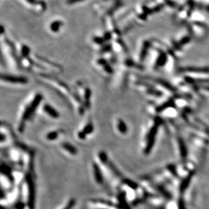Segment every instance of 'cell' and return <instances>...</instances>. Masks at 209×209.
Listing matches in <instances>:
<instances>
[{
	"instance_id": "cell-1",
	"label": "cell",
	"mask_w": 209,
	"mask_h": 209,
	"mask_svg": "<svg viewBox=\"0 0 209 209\" xmlns=\"http://www.w3.org/2000/svg\"><path fill=\"white\" fill-rule=\"evenodd\" d=\"M42 100V95L41 94H37L33 100L32 103L30 104L29 106H27L25 110L23 112V114L22 115V117L21 118V121L19 122L18 126V131L20 133H22L25 128V124L26 122L30 118L33 114L34 112L35 111L36 108L39 105V104Z\"/></svg>"
},
{
	"instance_id": "cell-2",
	"label": "cell",
	"mask_w": 209,
	"mask_h": 209,
	"mask_svg": "<svg viewBox=\"0 0 209 209\" xmlns=\"http://www.w3.org/2000/svg\"><path fill=\"white\" fill-rule=\"evenodd\" d=\"M18 142L17 137L8 126L2 124L1 132V146L2 148H7L16 144Z\"/></svg>"
},
{
	"instance_id": "cell-3",
	"label": "cell",
	"mask_w": 209,
	"mask_h": 209,
	"mask_svg": "<svg viewBox=\"0 0 209 209\" xmlns=\"http://www.w3.org/2000/svg\"><path fill=\"white\" fill-rule=\"evenodd\" d=\"M91 173L92 175V179L94 182L99 185L103 186L105 183V175L102 171V170L95 160L93 161L91 163Z\"/></svg>"
},
{
	"instance_id": "cell-4",
	"label": "cell",
	"mask_w": 209,
	"mask_h": 209,
	"mask_svg": "<svg viewBox=\"0 0 209 209\" xmlns=\"http://www.w3.org/2000/svg\"><path fill=\"white\" fill-rule=\"evenodd\" d=\"M59 147L62 152H64L67 156H75L78 154V149L77 147L69 142L65 141L61 142Z\"/></svg>"
},
{
	"instance_id": "cell-5",
	"label": "cell",
	"mask_w": 209,
	"mask_h": 209,
	"mask_svg": "<svg viewBox=\"0 0 209 209\" xmlns=\"http://www.w3.org/2000/svg\"><path fill=\"white\" fill-rule=\"evenodd\" d=\"M94 131V127L91 122L87 123L82 129L77 133V137L79 141H85L89 135L93 133Z\"/></svg>"
},
{
	"instance_id": "cell-6",
	"label": "cell",
	"mask_w": 209,
	"mask_h": 209,
	"mask_svg": "<svg viewBox=\"0 0 209 209\" xmlns=\"http://www.w3.org/2000/svg\"><path fill=\"white\" fill-rule=\"evenodd\" d=\"M2 79L5 80L7 82L14 83H27V79L23 77H16V76H10V75H2Z\"/></svg>"
},
{
	"instance_id": "cell-7",
	"label": "cell",
	"mask_w": 209,
	"mask_h": 209,
	"mask_svg": "<svg viewBox=\"0 0 209 209\" xmlns=\"http://www.w3.org/2000/svg\"><path fill=\"white\" fill-rule=\"evenodd\" d=\"M62 133H63L62 130H53L45 135V139L49 142H56L60 138Z\"/></svg>"
},
{
	"instance_id": "cell-8",
	"label": "cell",
	"mask_w": 209,
	"mask_h": 209,
	"mask_svg": "<svg viewBox=\"0 0 209 209\" xmlns=\"http://www.w3.org/2000/svg\"><path fill=\"white\" fill-rule=\"evenodd\" d=\"M117 129L118 132L121 135H126L128 132V127H127L125 122L121 118H118L117 121Z\"/></svg>"
},
{
	"instance_id": "cell-9",
	"label": "cell",
	"mask_w": 209,
	"mask_h": 209,
	"mask_svg": "<svg viewBox=\"0 0 209 209\" xmlns=\"http://www.w3.org/2000/svg\"><path fill=\"white\" fill-rule=\"evenodd\" d=\"M44 110L46 114L53 118H58L60 117L59 113H58L55 108H53L50 105H48V104H45L44 107Z\"/></svg>"
},
{
	"instance_id": "cell-10",
	"label": "cell",
	"mask_w": 209,
	"mask_h": 209,
	"mask_svg": "<svg viewBox=\"0 0 209 209\" xmlns=\"http://www.w3.org/2000/svg\"><path fill=\"white\" fill-rule=\"evenodd\" d=\"M76 204V200L75 198H69L67 201L61 205L58 209H73Z\"/></svg>"
},
{
	"instance_id": "cell-11",
	"label": "cell",
	"mask_w": 209,
	"mask_h": 209,
	"mask_svg": "<svg viewBox=\"0 0 209 209\" xmlns=\"http://www.w3.org/2000/svg\"><path fill=\"white\" fill-rule=\"evenodd\" d=\"M63 25V22L60 21H56L55 22H53L52 23L51 26H50V29L53 32H58L59 30L60 26Z\"/></svg>"
},
{
	"instance_id": "cell-12",
	"label": "cell",
	"mask_w": 209,
	"mask_h": 209,
	"mask_svg": "<svg viewBox=\"0 0 209 209\" xmlns=\"http://www.w3.org/2000/svg\"><path fill=\"white\" fill-rule=\"evenodd\" d=\"M91 95V90L89 88L86 90V94H85V101H86V106L89 108L90 106V97Z\"/></svg>"
},
{
	"instance_id": "cell-13",
	"label": "cell",
	"mask_w": 209,
	"mask_h": 209,
	"mask_svg": "<svg viewBox=\"0 0 209 209\" xmlns=\"http://www.w3.org/2000/svg\"><path fill=\"white\" fill-rule=\"evenodd\" d=\"M29 53V48L27 47V46L24 45L22 48V54L24 56L26 57V56H28Z\"/></svg>"
},
{
	"instance_id": "cell-14",
	"label": "cell",
	"mask_w": 209,
	"mask_h": 209,
	"mask_svg": "<svg viewBox=\"0 0 209 209\" xmlns=\"http://www.w3.org/2000/svg\"><path fill=\"white\" fill-rule=\"evenodd\" d=\"M94 41L95 42L96 44H103L104 43V41H105V39H104V37L102 38V37H95L94 39Z\"/></svg>"
},
{
	"instance_id": "cell-15",
	"label": "cell",
	"mask_w": 209,
	"mask_h": 209,
	"mask_svg": "<svg viewBox=\"0 0 209 209\" xmlns=\"http://www.w3.org/2000/svg\"><path fill=\"white\" fill-rule=\"evenodd\" d=\"M104 69H105V71L107 72H108V73H112V72H113V68H112V67H110V66L108 65V64L104 66Z\"/></svg>"
},
{
	"instance_id": "cell-16",
	"label": "cell",
	"mask_w": 209,
	"mask_h": 209,
	"mask_svg": "<svg viewBox=\"0 0 209 209\" xmlns=\"http://www.w3.org/2000/svg\"><path fill=\"white\" fill-rule=\"evenodd\" d=\"M112 37V35H111V33H106L105 34H104V39H105V41H108V40H110V39Z\"/></svg>"
},
{
	"instance_id": "cell-17",
	"label": "cell",
	"mask_w": 209,
	"mask_h": 209,
	"mask_svg": "<svg viewBox=\"0 0 209 209\" xmlns=\"http://www.w3.org/2000/svg\"><path fill=\"white\" fill-rule=\"evenodd\" d=\"M83 0H67V3L68 4H73V3H75L79 2H82Z\"/></svg>"
},
{
	"instance_id": "cell-18",
	"label": "cell",
	"mask_w": 209,
	"mask_h": 209,
	"mask_svg": "<svg viewBox=\"0 0 209 209\" xmlns=\"http://www.w3.org/2000/svg\"><path fill=\"white\" fill-rule=\"evenodd\" d=\"M98 63L100 64H101V65H103L104 67V66H105L106 64H107V63H106V61L105 60H104V59H100L98 60Z\"/></svg>"
},
{
	"instance_id": "cell-19",
	"label": "cell",
	"mask_w": 209,
	"mask_h": 209,
	"mask_svg": "<svg viewBox=\"0 0 209 209\" xmlns=\"http://www.w3.org/2000/svg\"><path fill=\"white\" fill-rule=\"evenodd\" d=\"M111 49V45H106L105 48H104L103 49H102V52H108V51H110V50Z\"/></svg>"
},
{
	"instance_id": "cell-20",
	"label": "cell",
	"mask_w": 209,
	"mask_h": 209,
	"mask_svg": "<svg viewBox=\"0 0 209 209\" xmlns=\"http://www.w3.org/2000/svg\"><path fill=\"white\" fill-rule=\"evenodd\" d=\"M27 2H28L29 3H32V4H35V3H36L37 2L35 1V0H26Z\"/></svg>"
}]
</instances>
